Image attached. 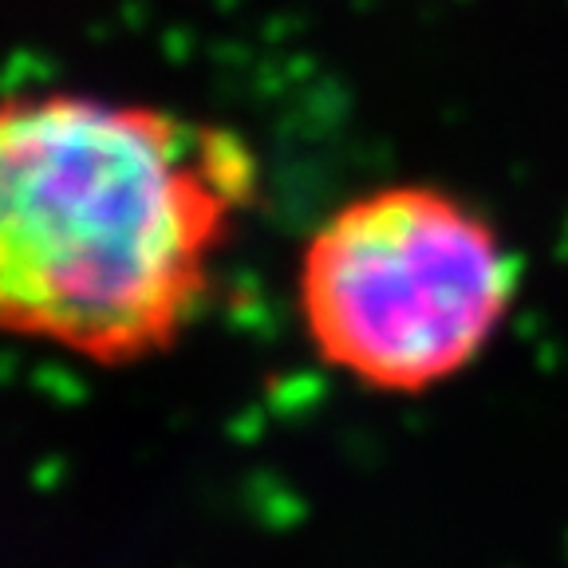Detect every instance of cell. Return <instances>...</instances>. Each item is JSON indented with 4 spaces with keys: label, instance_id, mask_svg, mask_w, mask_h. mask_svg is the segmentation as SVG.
Here are the masks:
<instances>
[{
    "label": "cell",
    "instance_id": "7a4b0ae2",
    "mask_svg": "<svg viewBox=\"0 0 568 568\" xmlns=\"http://www.w3.org/2000/svg\"><path fill=\"white\" fill-rule=\"evenodd\" d=\"M521 261L486 213L423 182L339 205L304 245L296 308L312 352L375 395L462 379L506 332Z\"/></svg>",
    "mask_w": 568,
    "mask_h": 568
},
{
    "label": "cell",
    "instance_id": "6da1fadb",
    "mask_svg": "<svg viewBox=\"0 0 568 568\" xmlns=\"http://www.w3.org/2000/svg\"><path fill=\"white\" fill-rule=\"evenodd\" d=\"M253 190L230 131L80 91L0 95V332L99 367L166 352Z\"/></svg>",
    "mask_w": 568,
    "mask_h": 568
}]
</instances>
